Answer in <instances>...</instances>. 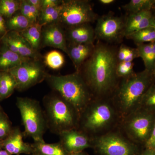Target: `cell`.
<instances>
[{"label":"cell","mask_w":155,"mask_h":155,"mask_svg":"<svg viewBox=\"0 0 155 155\" xmlns=\"http://www.w3.org/2000/svg\"><path fill=\"white\" fill-rule=\"evenodd\" d=\"M138 110L155 114V82L151 84L143 95Z\"/></svg>","instance_id":"cell-27"},{"label":"cell","mask_w":155,"mask_h":155,"mask_svg":"<svg viewBox=\"0 0 155 155\" xmlns=\"http://www.w3.org/2000/svg\"><path fill=\"white\" fill-rule=\"evenodd\" d=\"M62 2L63 1L42 0V9L60 5L62 4Z\"/></svg>","instance_id":"cell-35"},{"label":"cell","mask_w":155,"mask_h":155,"mask_svg":"<svg viewBox=\"0 0 155 155\" xmlns=\"http://www.w3.org/2000/svg\"><path fill=\"white\" fill-rule=\"evenodd\" d=\"M0 53V69L9 71L22 63L32 59L25 58L12 51L4 45Z\"/></svg>","instance_id":"cell-19"},{"label":"cell","mask_w":155,"mask_h":155,"mask_svg":"<svg viewBox=\"0 0 155 155\" xmlns=\"http://www.w3.org/2000/svg\"><path fill=\"white\" fill-rule=\"evenodd\" d=\"M68 38L71 44H94L95 38L94 29L89 24L70 27L68 32Z\"/></svg>","instance_id":"cell-17"},{"label":"cell","mask_w":155,"mask_h":155,"mask_svg":"<svg viewBox=\"0 0 155 155\" xmlns=\"http://www.w3.org/2000/svg\"><path fill=\"white\" fill-rule=\"evenodd\" d=\"M134 63L132 62L122 61L119 62L116 69V74L119 78L129 77L135 73L133 70Z\"/></svg>","instance_id":"cell-32"},{"label":"cell","mask_w":155,"mask_h":155,"mask_svg":"<svg viewBox=\"0 0 155 155\" xmlns=\"http://www.w3.org/2000/svg\"><path fill=\"white\" fill-rule=\"evenodd\" d=\"M127 47L122 45L120 47L117 52V58L119 62H122L125 60L127 53Z\"/></svg>","instance_id":"cell-37"},{"label":"cell","mask_w":155,"mask_h":155,"mask_svg":"<svg viewBox=\"0 0 155 155\" xmlns=\"http://www.w3.org/2000/svg\"><path fill=\"white\" fill-rule=\"evenodd\" d=\"M42 26L38 22L19 32L34 51H37L41 41Z\"/></svg>","instance_id":"cell-21"},{"label":"cell","mask_w":155,"mask_h":155,"mask_svg":"<svg viewBox=\"0 0 155 155\" xmlns=\"http://www.w3.org/2000/svg\"><path fill=\"white\" fill-rule=\"evenodd\" d=\"M23 136L19 129L11 131L3 143L5 150L11 155L32 154L34 150L31 144L24 142Z\"/></svg>","instance_id":"cell-16"},{"label":"cell","mask_w":155,"mask_h":155,"mask_svg":"<svg viewBox=\"0 0 155 155\" xmlns=\"http://www.w3.org/2000/svg\"><path fill=\"white\" fill-rule=\"evenodd\" d=\"M151 26H153V27H154V28H155V16L153 20V22Z\"/></svg>","instance_id":"cell-45"},{"label":"cell","mask_w":155,"mask_h":155,"mask_svg":"<svg viewBox=\"0 0 155 155\" xmlns=\"http://www.w3.org/2000/svg\"><path fill=\"white\" fill-rule=\"evenodd\" d=\"M152 75L153 79L154 82H155V64L153 68L152 71Z\"/></svg>","instance_id":"cell-44"},{"label":"cell","mask_w":155,"mask_h":155,"mask_svg":"<svg viewBox=\"0 0 155 155\" xmlns=\"http://www.w3.org/2000/svg\"><path fill=\"white\" fill-rule=\"evenodd\" d=\"M61 8L62 4L56 7L42 9L38 23L42 26L56 23L59 20Z\"/></svg>","instance_id":"cell-24"},{"label":"cell","mask_w":155,"mask_h":155,"mask_svg":"<svg viewBox=\"0 0 155 155\" xmlns=\"http://www.w3.org/2000/svg\"><path fill=\"white\" fill-rule=\"evenodd\" d=\"M126 37L132 40L137 46L153 42L155 41V28L150 26L134 32Z\"/></svg>","instance_id":"cell-23"},{"label":"cell","mask_w":155,"mask_h":155,"mask_svg":"<svg viewBox=\"0 0 155 155\" xmlns=\"http://www.w3.org/2000/svg\"><path fill=\"white\" fill-rule=\"evenodd\" d=\"M69 155H89L86 152L84 151L80 152L73 153L69 154Z\"/></svg>","instance_id":"cell-42"},{"label":"cell","mask_w":155,"mask_h":155,"mask_svg":"<svg viewBox=\"0 0 155 155\" xmlns=\"http://www.w3.org/2000/svg\"><path fill=\"white\" fill-rule=\"evenodd\" d=\"M154 82L146 69L119 81L110 97L121 120L138 110L143 95Z\"/></svg>","instance_id":"cell-3"},{"label":"cell","mask_w":155,"mask_h":155,"mask_svg":"<svg viewBox=\"0 0 155 155\" xmlns=\"http://www.w3.org/2000/svg\"><path fill=\"white\" fill-rule=\"evenodd\" d=\"M143 148L152 149L155 150V122L150 137L145 145Z\"/></svg>","instance_id":"cell-36"},{"label":"cell","mask_w":155,"mask_h":155,"mask_svg":"<svg viewBox=\"0 0 155 155\" xmlns=\"http://www.w3.org/2000/svg\"><path fill=\"white\" fill-rule=\"evenodd\" d=\"M154 17L152 11L130 14L125 22L124 36L151 26Z\"/></svg>","instance_id":"cell-15"},{"label":"cell","mask_w":155,"mask_h":155,"mask_svg":"<svg viewBox=\"0 0 155 155\" xmlns=\"http://www.w3.org/2000/svg\"><path fill=\"white\" fill-rule=\"evenodd\" d=\"M45 65L51 69H58L62 67L65 62L63 55L57 51H52L48 53L45 57Z\"/></svg>","instance_id":"cell-30"},{"label":"cell","mask_w":155,"mask_h":155,"mask_svg":"<svg viewBox=\"0 0 155 155\" xmlns=\"http://www.w3.org/2000/svg\"><path fill=\"white\" fill-rule=\"evenodd\" d=\"M32 24H33L21 14L12 16L7 23L8 28L10 30L17 32L25 30Z\"/></svg>","instance_id":"cell-28"},{"label":"cell","mask_w":155,"mask_h":155,"mask_svg":"<svg viewBox=\"0 0 155 155\" xmlns=\"http://www.w3.org/2000/svg\"><path fill=\"white\" fill-rule=\"evenodd\" d=\"M47 81L60 96L69 103L79 116L94 97L79 72L65 75H48Z\"/></svg>","instance_id":"cell-4"},{"label":"cell","mask_w":155,"mask_h":155,"mask_svg":"<svg viewBox=\"0 0 155 155\" xmlns=\"http://www.w3.org/2000/svg\"><path fill=\"white\" fill-rule=\"evenodd\" d=\"M60 142L69 154L84 151L92 148V138L78 129L64 131L59 134Z\"/></svg>","instance_id":"cell-12"},{"label":"cell","mask_w":155,"mask_h":155,"mask_svg":"<svg viewBox=\"0 0 155 155\" xmlns=\"http://www.w3.org/2000/svg\"><path fill=\"white\" fill-rule=\"evenodd\" d=\"M17 104L25 128L24 134L34 142L44 141V134L47 125L39 103L29 98L18 97Z\"/></svg>","instance_id":"cell-8"},{"label":"cell","mask_w":155,"mask_h":155,"mask_svg":"<svg viewBox=\"0 0 155 155\" xmlns=\"http://www.w3.org/2000/svg\"><path fill=\"white\" fill-rule=\"evenodd\" d=\"M6 31L5 22L3 16L0 14V33H3Z\"/></svg>","instance_id":"cell-39"},{"label":"cell","mask_w":155,"mask_h":155,"mask_svg":"<svg viewBox=\"0 0 155 155\" xmlns=\"http://www.w3.org/2000/svg\"><path fill=\"white\" fill-rule=\"evenodd\" d=\"M21 2L14 0H2L0 2V14L7 17H12L20 9Z\"/></svg>","instance_id":"cell-31"},{"label":"cell","mask_w":155,"mask_h":155,"mask_svg":"<svg viewBox=\"0 0 155 155\" xmlns=\"http://www.w3.org/2000/svg\"><path fill=\"white\" fill-rule=\"evenodd\" d=\"M121 121L111 97L94 98L81 115L78 129L93 138L119 127Z\"/></svg>","instance_id":"cell-2"},{"label":"cell","mask_w":155,"mask_h":155,"mask_svg":"<svg viewBox=\"0 0 155 155\" xmlns=\"http://www.w3.org/2000/svg\"><path fill=\"white\" fill-rule=\"evenodd\" d=\"M140 155H155V150L143 148Z\"/></svg>","instance_id":"cell-40"},{"label":"cell","mask_w":155,"mask_h":155,"mask_svg":"<svg viewBox=\"0 0 155 155\" xmlns=\"http://www.w3.org/2000/svg\"><path fill=\"white\" fill-rule=\"evenodd\" d=\"M0 2H1V1H0Z\"/></svg>","instance_id":"cell-48"},{"label":"cell","mask_w":155,"mask_h":155,"mask_svg":"<svg viewBox=\"0 0 155 155\" xmlns=\"http://www.w3.org/2000/svg\"><path fill=\"white\" fill-rule=\"evenodd\" d=\"M2 73H0V81H1V77H2Z\"/></svg>","instance_id":"cell-46"},{"label":"cell","mask_w":155,"mask_h":155,"mask_svg":"<svg viewBox=\"0 0 155 155\" xmlns=\"http://www.w3.org/2000/svg\"><path fill=\"white\" fill-rule=\"evenodd\" d=\"M21 14L26 17L32 24L36 23L39 18L41 11L28 2V0L22 1L20 2Z\"/></svg>","instance_id":"cell-29"},{"label":"cell","mask_w":155,"mask_h":155,"mask_svg":"<svg viewBox=\"0 0 155 155\" xmlns=\"http://www.w3.org/2000/svg\"><path fill=\"white\" fill-rule=\"evenodd\" d=\"M0 155H12L5 150L0 149Z\"/></svg>","instance_id":"cell-43"},{"label":"cell","mask_w":155,"mask_h":155,"mask_svg":"<svg viewBox=\"0 0 155 155\" xmlns=\"http://www.w3.org/2000/svg\"><path fill=\"white\" fill-rule=\"evenodd\" d=\"M99 2L102 5H111V4L115 2V1L114 0H100Z\"/></svg>","instance_id":"cell-41"},{"label":"cell","mask_w":155,"mask_h":155,"mask_svg":"<svg viewBox=\"0 0 155 155\" xmlns=\"http://www.w3.org/2000/svg\"><path fill=\"white\" fill-rule=\"evenodd\" d=\"M89 57L81 75L94 98L110 97L120 80L116 74L117 53L110 47L99 43Z\"/></svg>","instance_id":"cell-1"},{"label":"cell","mask_w":155,"mask_h":155,"mask_svg":"<svg viewBox=\"0 0 155 155\" xmlns=\"http://www.w3.org/2000/svg\"><path fill=\"white\" fill-rule=\"evenodd\" d=\"M34 154L37 155H69L61 143H48L45 141L34 142L31 144Z\"/></svg>","instance_id":"cell-20"},{"label":"cell","mask_w":155,"mask_h":155,"mask_svg":"<svg viewBox=\"0 0 155 155\" xmlns=\"http://www.w3.org/2000/svg\"><path fill=\"white\" fill-rule=\"evenodd\" d=\"M124 26L125 22L121 17L111 14L104 15L97 19L95 38L108 42L116 41L124 36Z\"/></svg>","instance_id":"cell-11"},{"label":"cell","mask_w":155,"mask_h":155,"mask_svg":"<svg viewBox=\"0 0 155 155\" xmlns=\"http://www.w3.org/2000/svg\"><path fill=\"white\" fill-rule=\"evenodd\" d=\"M31 155H36V154H31Z\"/></svg>","instance_id":"cell-47"},{"label":"cell","mask_w":155,"mask_h":155,"mask_svg":"<svg viewBox=\"0 0 155 155\" xmlns=\"http://www.w3.org/2000/svg\"><path fill=\"white\" fill-rule=\"evenodd\" d=\"M96 155H140L143 147L127 138L119 127L92 138Z\"/></svg>","instance_id":"cell-6"},{"label":"cell","mask_w":155,"mask_h":155,"mask_svg":"<svg viewBox=\"0 0 155 155\" xmlns=\"http://www.w3.org/2000/svg\"><path fill=\"white\" fill-rule=\"evenodd\" d=\"M94 44H71L68 49V55L71 58L77 72L84 61L90 57L94 49Z\"/></svg>","instance_id":"cell-18"},{"label":"cell","mask_w":155,"mask_h":155,"mask_svg":"<svg viewBox=\"0 0 155 155\" xmlns=\"http://www.w3.org/2000/svg\"><path fill=\"white\" fill-rule=\"evenodd\" d=\"M3 43L9 49L25 58L38 61L37 51L31 48L28 42L17 31H13L6 35L3 38Z\"/></svg>","instance_id":"cell-13"},{"label":"cell","mask_w":155,"mask_h":155,"mask_svg":"<svg viewBox=\"0 0 155 155\" xmlns=\"http://www.w3.org/2000/svg\"><path fill=\"white\" fill-rule=\"evenodd\" d=\"M155 114L137 110L121 120L119 128L136 144L143 148L152 132Z\"/></svg>","instance_id":"cell-7"},{"label":"cell","mask_w":155,"mask_h":155,"mask_svg":"<svg viewBox=\"0 0 155 155\" xmlns=\"http://www.w3.org/2000/svg\"><path fill=\"white\" fill-rule=\"evenodd\" d=\"M155 7V0H131L123 6L130 14L152 11Z\"/></svg>","instance_id":"cell-25"},{"label":"cell","mask_w":155,"mask_h":155,"mask_svg":"<svg viewBox=\"0 0 155 155\" xmlns=\"http://www.w3.org/2000/svg\"><path fill=\"white\" fill-rule=\"evenodd\" d=\"M41 41L45 46L59 49L69 54L65 34L56 23L47 25L43 30Z\"/></svg>","instance_id":"cell-14"},{"label":"cell","mask_w":155,"mask_h":155,"mask_svg":"<svg viewBox=\"0 0 155 155\" xmlns=\"http://www.w3.org/2000/svg\"><path fill=\"white\" fill-rule=\"evenodd\" d=\"M97 19L89 1H63L59 21L69 27L94 22Z\"/></svg>","instance_id":"cell-9"},{"label":"cell","mask_w":155,"mask_h":155,"mask_svg":"<svg viewBox=\"0 0 155 155\" xmlns=\"http://www.w3.org/2000/svg\"><path fill=\"white\" fill-rule=\"evenodd\" d=\"M139 58L137 48H132L127 47L126 57L124 61L132 62L135 58Z\"/></svg>","instance_id":"cell-34"},{"label":"cell","mask_w":155,"mask_h":155,"mask_svg":"<svg viewBox=\"0 0 155 155\" xmlns=\"http://www.w3.org/2000/svg\"><path fill=\"white\" fill-rule=\"evenodd\" d=\"M28 2L31 5L39 9L41 11L42 9V0H28Z\"/></svg>","instance_id":"cell-38"},{"label":"cell","mask_w":155,"mask_h":155,"mask_svg":"<svg viewBox=\"0 0 155 155\" xmlns=\"http://www.w3.org/2000/svg\"><path fill=\"white\" fill-rule=\"evenodd\" d=\"M11 132V125L8 120L5 116L0 114V139L8 137Z\"/></svg>","instance_id":"cell-33"},{"label":"cell","mask_w":155,"mask_h":155,"mask_svg":"<svg viewBox=\"0 0 155 155\" xmlns=\"http://www.w3.org/2000/svg\"><path fill=\"white\" fill-rule=\"evenodd\" d=\"M8 72L14 77L17 88L24 90L40 83L47 74L38 61L31 60L10 69Z\"/></svg>","instance_id":"cell-10"},{"label":"cell","mask_w":155,"mask_h":155,"mask_svg":"<svg viewBox=\"0 0 155 155\" xmlns=\"http://www.w3.org/2000/svg\"><path fill=\"white\" fill-rule=\"evenodd\" d=\"M17 88V83L14 78L8 72L2 74L0 81V98H6L10 97Z\"/></svg>","instance_id":"cell-26"},{"label":"cell","mask_w":155,"mask_h":155,"mask_svg":"<svg viewBox=\"0 0 155 155\" xmlns=\"http://www.w3.org/2000/svg\"></svg>","instance_id":"cell-49"},{"label":"cell","mask_w":155,"mask_h":155,"mask_svg":"<svg viewBox=\"0 0 155 155\" xmlns=\"http://www.w3.org/2000/svg\"><path fill=\"white\" fill-rule=\"evenodd\" d=\"M47 125L58 134L78 129L79 116L74 108L61 96H53L45 99Z\"/></svg>","instance_id":"cell-5"},{"label":"cell","mask_w":155,"mask_h":155,"mask_svg":"<svg viewBox=\"0 0 155 155\" xmlns=\"http://www.w3.org/2000/svg\"><path fill=\"white\" fill-rule=\"evenodd\" d=\"M136 48L139 58L143 61L145 69L152 73L155 64V41L138 45Z\"/></svg>","instance_id":"cell-22"}]
</instances>
